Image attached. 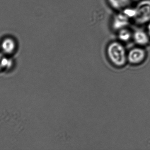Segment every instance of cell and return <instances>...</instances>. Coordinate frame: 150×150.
I'll use <instances>...</instances> for the list:
<instances>
[{
	"label": "cell",
	"mask_w": 150,
	"mask_h": 150,
	"mask_svg": "<svg viewBox=\"0 0 150 150\" xmlns=\"http://www.w3.org/2000/svg\"><path fill=\"white\" fill-rule=\"evenodd\" d=\"M107 55L109 61L115 67L121 68L126 64V51L124 47L119 42L110 43L107 48Z\"/></svg>",
	"instance_id": "1"
},
{
	"label": "cell",
	"mask_w": 150,
	"mask_h": 150,
	"mask_svg": "<svg viewBox=\"0 0 150 150\" xmlns=\"http://www.w3.org/2000/svg\"><path fill=\"white\" fill-rule=\"evenodd\" d=\"M145 57L144 50L141 48H136L132 49L129 53L128 59L130 63L137 64L142 62Z\"/></svg>",
	"instance_id": "3"
},
{
	"label": "cell",
	"mask_w": 150,
	"mask_h": 150,
	"mask_svg": "<svg viewBox=\"0 0 150 150\" xmlns=\"http://www.w3.org/2000/svg\"><path fill=\"white\" fill-rule=\"evenodd\" d=\"M123 14L126 15L127 17L134 18L136 14V11L135 8L132 9V8H127L123 11Z\"/></svg>",
	"instance_id": "10"
},
{
	"label": "cell",
	"mask_w": 150,
	"mask_h": 150,
	"mask_svg": "<svg viewBox=\"0 0 150 150\" xmlns=\"http://www.w3.org/2000/svg\"><path fill=\"white\" fill-rule=\"evenodd\" d=\"M129 24V18L123 13H119L115 16L112 21V27L114 30L123 29Z\"/></svg>",
	"instance_id": "5"
},
{
	"label": "cell",
	"mask_w": 150,
	"mask_h": 150,
	"mask_svg": "<svg viewBox=\"0 0 150 150\" xmlns=\"http://www.w3.org/2000/svg\"><path fill=\"white\" fill-rule=\"evenodd\" d=\"M13 62L10 58L3 53H0V71L9 69L13 66Z\"/></svg>",
	"instance_id": "6"
},
{
	"label": "cell",
	"mask_w": 150,
	"mask_h": 150,
	"mask_svg": "<svg viewBox=\"0 0 150 150\" xmlns=\"http://www.w3.org/2000/svg\"><path fill=\"white\" fill-rule=\"evenodd\" d=\"M118 37L122 41H127L130 39L131 33L128 30L123 28L119 31Z\"/></svg>",
	"instance_id": "9"
},
{
	"label": "cell",
	"mask_w": 150,
	"mask_h": 150,
	"mask_svg": "<svg viewBox=\"0 0 150 150\" xmlns=\"http://www.w3.org/2000/svg\"><path fill=\"white\" fill-rule=\"evenodd\" d=\"M108 1L109 5L116 10L124 9L130 3V0H108Z\"/></svg>",
	"instance_id": "8"
},
{
	"label": "cell",
	"mask_w": 150,
	"mask_h": 150,
	"mask_svg": "<svg viewBox=\"0 0 150 150\" xmlns=\"http://www.w3.org/2000/svg\"><path fill=\"white\" fill-rule=\"evenodd\" d=\"M134 39L138 44L141 45H146L149 41V37L143 31L139 30L134 33Z\"/></svg>",
	"instance_id": "7"
},
{
	"label": "cell",
	"mask_w": 150,
	"mask_h": 150,
	"mask_svg": "<svg viewBox=\"0 0 150 150\" xmlns=\"http://www.w3.org/2000/svg\"><path fill=\"white\" fill-rule=\"evenodd\" d=\"M136 14L134 18L138 23H147L150 20V1L144 0L140 2L135 8Z\"/></svg>",
	"instance_id": "2"
},
{
	"label": "cell",
	"mask_w": 150,
	"mask_h": 150,
	"mask_svg": "<svg viewBox=\"0 0 150 150\" xmlns=\"http://www.w3.org/2000/svg\"><path fill=\"white\" fill-rule=\"evenodd\" d=\"M148 32H149V34L150 35V23L148 26Z\"/></svg>",
	"instance_id": "11"
},
{
	"label": "cell",
	"mask_w": 150,
	"mask_h": 150,
	"mask_svg": "<svg viewBox=\"0 0 150 150\" xmlns=\"http://www.w3.org/2000/svg\"><path fill=\"white\" fill-rule=\"evenodd\" d=\"M2 53L6 55H10L15 53L16 49V41L11 38H4L1 44Z\"/></svg>",
	"instance_id": "4"
}]
</instances>
